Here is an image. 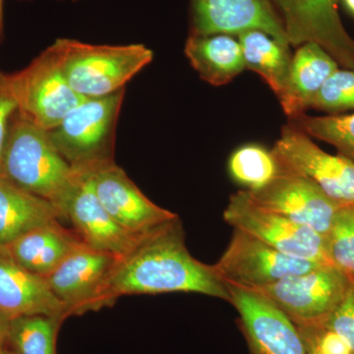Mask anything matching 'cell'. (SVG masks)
I'll return each mask as SVG.
<instances>
[{
    "label": "cell",
    "mask_w": 354,
    "mask_h": 354,
    "mask_svg": "<svg viewBox=\"0 0 354 354\" xmlns=\"http://www.w3.org/2000/svg\"><path fill=\"white\" fill-rule=\"evenodd\" d=\"M179 218L142 237L137 246L114 267L102 295V307L123 295L198 293L230 302L227 286L213 265L193 257L185 244Z\"/></svg>",
    "instance_id": "6da1fadb"
},
{
    "label": "cell",
    "mask_w": 354,
    "mask_h": 354,
    "mask_svg": "<svg viewBox=\"0 0 354 354\" xmlns=\"http://www.w3.org/2000/svg\"><path fill=\"white\" fill-rule=\"evenodd\" d=\"M1 176L21 189L50 201L64 218L62 211L75 183L76 171L53 145L48 130L18 113L4 149Z\"/></svg>",
    "instance_id": "7a4b0ae2"
},
{
    "label": "cell",
    "mask_w": 354,
    "mask_h": 354,
    "mask_svg": "<svg viewBox=\"0 0 354 354\" xmlns=\"http://www.w3.org/2000/svg\"><path fill=\"white\" fill-rule=\"evenodd\" d=\"M53 46L69 85L84 99L124 90L153 58V50L142 44H95L64 38Z\"/></svg>",
    "instance_id": "3957f363"
},
{
    "label": "cell",
    "mask_w": 354,
    "mask_h": 354,
    "mask_svg": "<svg viewBox=\"0 0 354 354\" xmlns=\"http://www.w3.org/2000/svg\"><path fill=\"white\" fill-rule=\"evenodd\" d=\"M125 88L115 94L84 99L48 130L60 155L75 171L113 160L115 131Z\"/></svg>",
    "instance_id": "277c9868"
},
{
    "label": "cell",
    "mask_w": 354,
    "mask_h": 354,
    "mask_svg": "<svg viewBox=\"0 0 354 354\" xmlns=\"http://www.w3.org/2000/svg\"><path fill=\"white\" fill-rule=\"evenodd\" d=\"M9 79L18 113L46 130L57 127L84 100L69 85L53 44Z\"/></svg>",
    "instance_id": "5b68a950"
},
{
    "label": "cell",
    "mask_w": 354,
    "mask_h": 354,
    "mask_svg": "<svg viewBox=\"0 0 354 354\" xmlns=\"http://www.w3.org/2000/svg\"><path fill=\"white\" fill-rule=\"evenodd\" d=\"M223 220L232 227L252 235L286 255L317 264L333 265L325 236L258 206L245 190L239 191L230 198L223 211Z\"/></svg>",
    "instance_id": "8992f818"
},
{
    "label": "cell",
    "mask_w": 354,
    "mask_h": 354,
    "mask_svg": "<svg viewBox=\"0 0 354 354\" xmlns=\"http://www.w3.org/2000/svg\"><path fill=\"white\" fill-rule=\"evenodd\" d=\"M351 285V279L337 267L325 265L251 290L270 300L295 326H304L325 323Z\"/></svg>",
    "instance_id": "52a82bcc"
},
{
    "label": "cell",
    "mask_w": 354,
    "mask_h": 354,
    "mask_svg": "<svg viewBox=\"0 0 354 354\" xmlns=\"http://www.w3.org/2000/svg\"><path fill=\"white\" fill-rule=\"evenodd\" d=\"M272 152L281 171L308 179L335 201L354 205L353 160L325 152L290 123L283 127Z\"/></svg>",
    "instance_id": "ba28073f"
},
{
    "label": "cell",
    "mask_w": 354,
    "mask_h": 354,
    "mask_svg": "<svg viewBox=\"0 0 354 354\" xmlns=\"http://www.w3.org/2000/svg\"><path fill=\"white\" fill-rule=\"evenodd\" d=\"M320 266L325 265L286 255L252 235L234 228L227 249L213 268L225 285L254 290Z\"/></svg>",
    "instance_id": "9c48e42d"
},
{
    "label": "cell",
    "mask_w": 354,
    "mask_h": 354,
    "mask_svg": "<svg viewBox=\"0 0 354 354\" xmlns=\"http://www.w3.org/2000/svg\"><path fill=\"white\" fill-rule=\"evenodd\" d=\"M290 46L315 43L342 68L354 69V39L342 24L339 0H269Z\"/></svg>",
    "instance_id": "30bf717a"
},
{
    "label": "cell",
    "mask_w": 354,
    "mask_h": 354,
    "mask_svg": "<svg viewBox=\"0 0 354 354\" xmlns=\"http://www.w3.org/2000/svg\"><path fill=\"white\" fill-rule=\"evenodd\" d=\"M77 171L85 177L109 215L133 234L143 236L178 218L151 201L114 160Z\"/></svg>",
    "instance_id": "8fae6325"
},
{
    "label": "cell",
    "mask_w": 354,
    "mask_h": 354,
    "mask_svg": "<svg viewBox=\"0 0 354 354\" xmlns=\"http://www.w3.org/2000/svg\"><path fill=\"white\" fill-rule=\"evenodd\" d=\"M120 258L83 243L46 277L51 291L67 315L102 309L106 283Z\"/></svg>",
    "instance_id": "7c38bea8"
},
{
    "label": "cell",
    "mask_w": 354,
    "mask_h": 354,
    "mask_svg": "<svg viewBox=\"0 0 354 354\" xmlns=\"http://www.w3.org/2000/svg\"><path fill=\"white\" fill-rule=\"evenodd\" d=\"M249 354H306L297 326L257 291L227 285Z\"/></svg>",
    "instance_id": "4fadbf2b"
},
{
    "label": "cell",
    "mask_w": 354,
    "mask_h": 354,
    "mask_svg": "<svg viewBox=\"0 0 354 354\" xmlns=\"http://www.w3.org/2000/svg\"><path fill=\"white\" fill-rule=\"evenodd\" d=\"M258 206L290 218L326 237L342 204L304 177L281 171L257 190H245Z\"/></svg>",
    "instance_id": "5bb4252c"
},
{
    "label": "cell",
    "mask_w": 354,
    "mask_h": 354,
    "mask_svg": "<svg viewBox=\"0 0 354 354\" xmlns=\"http://www.w3.org/2000/svg\"><path fill=\"white\" fill-rule=\"evenodd\" d=\"M251 29L267 32L290 48L283 23L269 0H190L189 35H239Z\"/></svg>",
    "instance_id": "9a60e30c"
},
{
    "label": "cell",
    "mask_w": 354,
    "mask_h": 354,
    "mask_svg": "<svg viewBox=\"0 0 354 354\" xmlns=\"http://www.w3.org/2000/svg\"><path fill=\"white\" fill-rule=\"evenodd\" d=\"M75 171V183L62 211L64 218L71 221L74 230L88 246L118 258L124 257L144 235L138 236L121 227L102 207L83 174Z\"/></svg>",
    "instance_id": "2e32d148"
},
{
    "label": "cell",
    "mask_w": 354,
    "mask_h": 354,
    "mask_svg": "<svg viewBox=\"0 0 354 354\" xmlns=\"http://www.w3.org/2000/svg\"><path fill=\"white\" fill-rule=\"evenodd\" d=\"M0 312L9 319L25 315H60L68 318L62 302L48 281L23 269L0 249Z\"/></svg>",
    "instance_id": "e0dca14e"
},
{
    "label": "cell",
    "mask_w": 354,
    "mask_h": 354,
    "mask_svg": "<svg viewBox=\"0 0 354 354\" xmlns=\"http://www.w3.org/2000/svg\"><path fill=\"white\" fill-rule=\"evenodd\" d=\"M82 243L75 230H67L55 221L0 249L23 269L46 278Z\"/></svg>",
    "instance_id": "ac0fdd59"
},
{
    "label": "cell",
    "mask_w": 354,
    "mask_h": 354,
    "mask_svg": "<svg viewBox=\"0 0 354 354\" xmlns=\"http://www.w3.org/2000/svg\"><path fill=\"white\" fill-rule=\"evenodd\" d=\"M339 68L337 62L319 44L306 43L299 46L291 57L285 90L279 97L290 120L311 109L324 84Z\"/></svg>",
    "instance_id": "d6986e66"
},
{
    "label": "cell",
    "mask_w": 354,
    "mask_h": 354,
    "mask_svg": "<svg viewBox=\"0 0 354 354\" xmlns=\"http://www.w3.org/2000/svg\"><path fill=\"white\" fill-rule=\"evenodd\" d=\"M59 218H64L55 205L0 176V248Z\"/></svg>",
    "instance_id": "ffe728a7"
},
{
    "label": "cell",
    "mask_w": 354,
    "mask_h": 354,
    "mask_svg": "<svg viewBox=\"0 0 354 354\" xmlns=\"http://www.w3.org/2000/svg\"><path fill=\"white\" fill-rule=\"evenodd\" d=\"M184 53L203 80L216 87L230 83L245 69L241 44L232 35H189Z\"/></svg>",
    "instance_id": "44dd1931"
},
{
    "label": "cell",
    "mask_w": 354,
    "mask_h": 354,
    "mask_svg": "<svg viewBox=\"0 0 354 354\" xmlns=\"http://www.w3.org/2000/svg\"><path fill=\"white\" fill-rule=\"evenodd\" d=\"M237 37L245 68L259 74L277 97H281L285 90L292 57L290 48L261 30H247L239 32Z\"/></svg>",
    "instance_id": "7402d4cb"
},
{
    "label": "cell",
    "mask_w": 354,
    "mask_h": 354,
    "mask_svg": "<svg viewBox=\"0 0 354 354\" xmlns=\"http://www.w3.org/2000/svg\"><path fill=\"white\" fill-rule=\"evenodd\" d=\"M65 320L64 316L44 314L11 319L7 346L14 354H57V335Z\"/></svg>",
    "instance_id": "603a6c76"
},
{
    "label": "cell",
    "mask_w": 354,
    "mask_h": 354,
    "mask_svg": "<svg viewBox=\"0 0 354 354\" xmlns=\"http://www.w3.org/2000/svg\"><path fill=\"white\" fill-rule=\"evenodd\" d=\"M228 171L244 190L264 187L281 172L278 160L265 147L247 144L236 149L228 160Z\"/></svg>",
    "instance_id": "cb8c5ba5"
},
{
    "label": "cell",
    "mask_w": 354,
    "mask_h": 354,
    "mask_svg": "<svg viewBox=\"0 0 354 354\" xmlns=\"http://www.w3.org/2000/svg\"><path fill=\"white\" fill-rule=\"evenodd\" d=\"M290 124L313 138L334 146L337 153L354 162V113L337 115L299 114Z\"/></svg>",
    "instance_id": "d4e9b609"
},
{
    "label": "cell",
    "mask_w": 354,
    "mask_h": 354,
    "mask_svg": "<svg viewBox=\"0 0 354 354\" xmlns=\"http://www.w3.org/2000/svg\"><path fill=\"white\" fill-rule=\"evenodd\" d=\"M332 264L354 281V205H342L326 235Z\"/></svg>",
    "instance_id": "484cf974"
},
{
    "label": "cell",
    "mask_w": 354,
    "mask_h": 354,
    "mask_svg": "<svg viewBox=\"0 0 354 354\" xmlns=\"http://www.w3.org/2000/svg\"><path fill=\"white\" fill-rule=\"evenodd\" d=\"M311 109L337 115L354 109V69L339 68L324 84Z\"/></svg>",
    "instance_id": "4316f807"
},
{
    "label": "cell",
    "mask_w": 354,
    "mask_h": 354,
    "mask_svg": "<svg viewBox=\"0 0 354 354\" xmlns=\"http://www.w3.org/2000/svg\"><path fill=\"white\" fill-rule=\"evenodd\" d=\"M324 325L341 335L354 354V281L346 297Z\"/></svg>",
    "instance_id": "83f0119b"
},
{
    "label": "cell",
    "mask_w": 354,
    "mask_h": 354,
    "mask_svg": "<svg viewBox=\"0 0 354 354\" xmlns=\"http://www.w3.org/2000/svg\"><path fill=\"white\" fill-rule=\"evenodd\" d=\"M17 113L18 104L11 88L9 74L0 72V176L7 138Z\"/></svg>",
    "instance_id": "f1b7e54d"
},
{
    "label": "cell",
    "mask_w": 354,
    "mask_h": 354,
    "mask_svg": "<svg viewBox=\"0 0 354 354\" xmlns=\"http://www.w3.org/2000/svg\"><path fill=\"white\" fill-rule=\"evenodd\" d=\"M10 320L11 319L0 312V348L7 346V335H8Z\"/></svg>",
    "instance_id": "f546056e"
},
{
    "label": "cell",
    "mask_w": 354,
    "mask_h": 354,
    "mask_svg": "<svg viewBox=\"0 0 354 354\" xmlns=\"http://www.w3.org/2000/svg\"><path fill=\"white\" fill-rule=\"evenodd\" d=\"M4 35V0H0V39Z\"/></svg>",
    "instance_id": "4dcf8cb0"
},
{
    "label": "cell",
    "mask_w": 354,
    "mask_h": 354,
    "mask_svg": "<svg viewBox=\"0 0 354 354\" xmlns=\"http://www.w3.org/2000/svg\"><path fill=\"white\" fill-rule=\"evenodd\" d=\"M346 12L354 17V0H339Z\"/></svg>",
    "instance_id": "1f68e13d"
},
{
    "label": "cell",
    "mask_w": 354,
    "mask_h": 354,
    "mask_svg": "<svg viewBox=\"0 0 354 354\" xmlns=\"http://www.w3.org/2000/svg\"><path fill=\"white\" fill-rule=\"evenodd\" d=\"M0 354H14L13 351L8 348V346H1L0 348Z\"/></svg>",
    "instance_id": "d6a6232c"
},
{
    "label": "cell",
    "mask_w": 354,
    "mask_h": 354,
    "mask_svg": "<svg viewBox=\"0 0 354 354\" xmlns=\"http://www.w3.org/2000/svg\"><path fill=\"white\" fill-rule=\"evenodd\" d=\"M20 1H29V0H20ZM71 1H78V0H71Z\"/></svg>",
    "instance_id": "836d02e7"
},
{
    "label": "cell",
    "mask_w": 354,
    "mask_h": 354,
    "mask_svg": "<svg viewBox=\"0 0 354 354\" xmlns=\"http://www.w3.org/2000/svg\"><path fill=\"white\" fill-rule=\"evenodd\" d=\"M0 41H2V39H0ZM0 72H1V71H0Z\"/></svg>",
    "instance_id": "e575fe53"
}]
</instances>
